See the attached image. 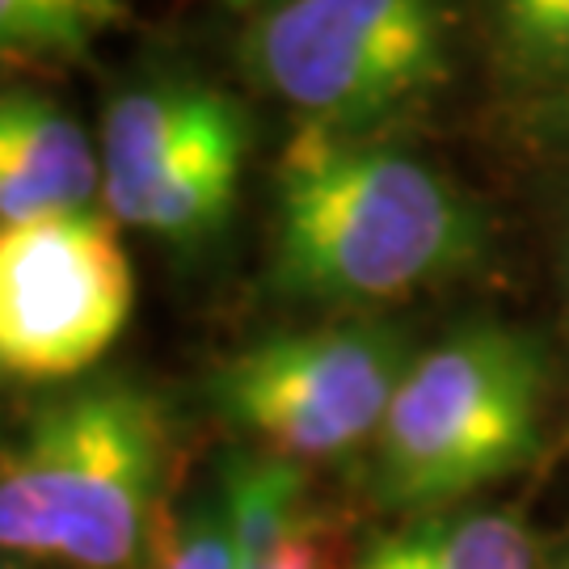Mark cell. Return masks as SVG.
I'll use <instances>...</instances> for the list:
<instances>
[{
	"label": "cell",
	"mask_w": 569,
	"mask_h": 569,
	"mask_svg": "<svg viewBox=\"0 0 569 569\" xmlns=\"http://www.w3.org/2000/svg\"><path fill=\"white\" fill-rule=\"evenodd\" d=\"M481 249L465 190L409 152L308 127L274 182V287L363 308L460 274Z\"/></svg>",
	"instance_id": "obj_1"
},
{
	"label": "cell",
	"mask_w": 569,
	"mask_h": 569,
	"mask_svg": "<svg viewBox=\"0 0 569 569\" xmlns=\"http://www.w3.org/2000/svg\"><path fill=\"white\" fill-rule=\"evenodd\" d=\"M169 427L131 380H93L39 406L0 460V545L34 561L122 569L161 498Z\"/></svg>",
	"instance_id": "obj_2"
},
{
	"label": "cell",
	"mask_w": 569,
	"mask_h": 569,
	"mask_svg": "<svg viewBox=\"0 0 569 569\" xmlns=\"http://www.w3.org/2000/svg\"><path fill=\"white\" fill-rule=\"evenodd\" d=\"M549 367L523 329L465 326L422 350L376 435L371 486L385 507L448 510L540 448Z\"/></svg>",
	"instance_id": "obj_3"
},
{
	"label": "cell",
	"mask_w": 569,
	"mask_h": 569,
	"mask_svg": "<svg viewBox=\"0 0 569 569\" xmlns=\"http://www.w3.org/2000/svg\"><path fill=\"white\" fill-rule=\"evenodd\" d=\"M409 363L401 329L376 321L270 333L216 367L211 401L270 456L338 460L376 443Z\"/></svg>",
	"instance_id": "obj_4"
},
{
	"label": "cell",
	"mask_w": 569,
	"mask_h": 569,
	"mask_svg": "<svg viewBox=\"0 0 569 569\" xmlns=\"http://www.w3.org/2000/svg\"><path fill=\"white\" fill-rule=\"evenodd\" d=\"M136 274L102 211L0 228V367L21 385L72 380L131 321Z\"/></svg>",
	"instance_id": "obj_5"
},
{
	"label": "cell",
	"mask_w": 569,
	"mask_h": 569,
	"mask_svg": "<svg viewBox=\"0 0 569 569\" xmlns=\"http://www.w3.org/2000/svg\"><path fill=\"white\" fill-rule=\"evenodd\" d=\"M249 63L329 136H355L422 102L326 0H274L249 34Z\"/></svg>",
	"instance_id": "obj_6"
},
{
	"label": "cell",
	"mask_w": 569,
	"mask_h": 569,
	"mask_svg": "<svg viewBox=\"0 0 569 569\" xmlns=\"http://www.w3.org/2000/svg\"><path fill=\"white\" fill-rule=\"evenodd\" d=\"M249 157V122L237 102L194 131L186 143L143 164L140 173L106 186L102 199L122 224L143 228L161 241L194 244L220 232L237 203Z\"/></svg>",
	"instance_id": "obj_7"
},
{
	"label": "cell",
	"mask_w": 569,
	"mask_h": 569,
	"mask_svg": "<svg viewBox=\"0 0 569 569\" xmlns=\"http://www.w3.org/2000/svg\"><path fill=\"white\" fill-rule=\"evenodd\" d=\"M102 194V152L81 122L34 89L0 102V228L93 211Z\"/></svg>",
	"instance_id": "obj_8"
},
{
	"label": "cell",
	"mask_w": 569,
	"mask_h": 569,
	"mask_svg": "<svg viewBox=\"0 0 569 569\" xmlns=\"http://www.w3.org/2000/svg\"><path fill=\"white\" fill-rule=\"evenodd\" d=\"M224 515L237 569H355L338 523L317 507L305 468L270 451L224 465Z\"/></svg>",
	"instance_id": "obj_9"
},
{
	"label": "cell",
	"mask_w": 569,
	"mask_h": 569,
	"mask_svg": "<svg viewBox=\"0 0 569 569\" xmlns=\"http://www.w3.org/2000/svg\"><path fill=\"white\" fill-rule=\"evenodd\" d=\"M355 569H545L536 531L507 510H435L371 540Z\"/></svg>",
	"instance_id": "obj_10"
},
{
	"label": "cell",
	"mask_w": 569,
	"mask_h": 569,
	"mask_svg": "<svg viewBox=\"0 0 569 569\" xmlns=\"http://www.w3.org/2000/svg\"><path fill=\"white\" fill-rule=\"evenodd\" d=\"M329 9L418 93L448 77V18L439 0H326Z\"/></svg>",
	"instance_id": "obj_11"
},
{
	"label": "cell",
	"mask_w": 569,
	"mask_h": 569,
	"mask_svg": "<svg viewBox=\"0 0 569 569\" xmlns=\"http://www.w3.org/2000/svg\"><path fill=\"white\" fill-rule=\"evenodd\" d=\"M493 51L510 81L557 98L569 89V0H489Z\"/></svg>",
	"instance_id": "obj_12"
},
{
	"label": "cell",
	"mask_w": 569,
	"mask_h": 569,
	"mask_svg": "<svg viewBox=\"0 0 569 569\" xmlns=\"http://www.w3.org/2000/svg\"><path fill=\"white\" fill-rule=\"evenodd\" d=\"M122 18V0H0L4 60L72 63Z\"/></svg>",
	"instance_id": "obj_13"
},
{
	"label": "cell",
	"mask_w": 569,
	"mask_h": 569,
	"mask_svg": "<svg viewBox=\"0 0 569 569\" xmlns=\"http://www.w3.org/2000/svg\"><path fill=\"white\" fill-rule=\"evenodd\" d=\"M161 569H237L224 498H220V507H199L186 523L169 531Z\"/></svg>",
	"instance_id": "obj_14"
},
{
	"label": "cell",
	"mask_w": 569,
	"mask_h": 569,
	"mask_svg": "<svg viewBox=\"0 0 569 569\" xmlns=\"http://www.w3.org/2000/svg\"><path fill=\"white\" fill-rule=\"evenodd\" d=\"M540 131H549V136H557V140H569V89L545 102V114H540Z\"/></svg>",
	"instance_id": "obj_15"
},
{
	"label": "cell",
	"mask_w": 569,
	"mask_h": 569,
	"mask_svg": "<svg viewBox=\"0 0 569 569\" xmlns=\"http://www.w3.org/2000/svg\"><path fill=\"white\" fill-rule=\"evenodd\" d=\"M552 569H569V536H566V545H561V552H557V561H552Z\"/></svg>",
	"instance_id": "obj_16"
},
{
	"label": "cell",
	"mask_w": 569,
	"mask_h": 569,
	"mask_svg": "<svg viewBox=\"0 0 569 569\" xmlns=\"http://www.w3.org/2000/svg\"><path fill=\"white\" fill-rule=\"evenodd\" d=\"M228 4H253V0H228Z\"/></svg>",
	"instance_id": "obj_17"
},
{
	"label": "cell",
	"mask_w": 569,
	"mask_h": 569,
	"mask_svg": "<svg viewBox=\"0 0 569 569\" xmlns=\"http://www.w3.org/2000/svg\"><path fill=\"white\" fill-rule=\"evenodd\" d=\"M566 283H569V253H566Z\"/></svg>",
	"instance_id": "obj_18"
},
{
	"label": "cell",
	"mask_w": 569,
	"mask_h": 569,
	"mask_svg": "<svg viewBox=\"0 0 569 569\" xmlns=\"http://www.w3.org/2000/svg\"><path fill=\"white\" fill-rule=\"evenodd\" d=\"M4 569H18V566H4Z\"/></svg>",
	"instance_id": "obj_19"
}]
</instances>
